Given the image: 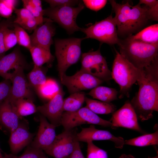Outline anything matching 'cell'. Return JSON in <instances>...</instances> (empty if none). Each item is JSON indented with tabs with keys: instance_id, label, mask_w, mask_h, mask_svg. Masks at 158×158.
Here are the masks:
<instances>
[{
	"instance_id": "d4e9b609",
	"label": "cell",
	"mask_w": 158,
	"mask_h": 158,
	"mask_svg": "<svg viewBox=\"0 0 158 158\" xmlns=\"http://www.w3.org/2000/svg\"><path fill=\"white\" fill-rule=\"evenodd\" d=\"M85 97L84 92L81 91L71 94L63 99V112H73L78 110L85 102Z\"/></svg>"
},
{
	"instance_id": "484cf974",
	"label": "cell",
	"mask_w": 158,
	"mask_h": 158,
	"mask_svg": "<svg viewBox=\"0 0 158 158\" xmlns=\"http://www.w3.org/2000/svg\"><path fill=\"white\" fill-rule=\"evenodd\" d=\"M60 88L55 80L49 78L47 79L45 82L36 90L41 97L49 100L57 94Z\"/></svg>"
},
{
	"instance_id": "8fae6325",
	"label": "cell",
	"mask_w": 158,
	"mask_h": 158,
	"mask_svg": "<svg viewBox=\"0 0 158 158\" xmlns=\"http://www.w3.org/2000/svg\"><path fill=\"white\" fill-rule=\"evenodd\" d=\"M71 94L92 89L101 84L103 81L88 73L79 70L72 76L63 74L60 78Z\"/></svg>"
},
{
	"instance_id": "7c38bea8",
	"label": "cell",
	"mask_w": 158,
	"mask_h": 158,
	"mask_svg": "<svg viewBox=\"0 0 158 158\" xmlns=\"http://www.w3.org/2000/svg\"><path fill=\"white\" fill-rule=\"evenodd\" d=\"M24 67L17 66L12 73L10 79L11 85L7 99L12 104L21 99L32 100L33 94L24 72Z\"/></svg>"
},
{
	"instance_id": "83f0119b",
	"label": "cell",
	"mask_w": 158,
	"mask_h": 158,
	"mask_svg": "<svg viewBox=\"0 0 158 158\" xmlns=\"http://www.w3.org/2000/svg\"><path fill=\"white\" fill-rule=\"evenodd\" d=\"M143 147L158 145V131L150 134L144 135L125 140L124 145Z\"/></svg>"
},
{
	"instance_id": "74e56055",
	"label": "cell",
	"mask_w": 158,
	"mask_h": 158,
	"mask_svg": "<svg viewBox=\"0 0 158 158\" xmlns=\"http://www.w3.org/2000/svg\"><path fill=\"white\" fill-rule=\"evenodd\" d=\"M44 155L42 150L30 146L21 155L14 158H42Z\"/></svg>"
},
{
	"instance_id": "5bb4252c",
	"label": "cell",
	"mask_w": 158,
	"mask_h": 158,
	"mask_svg": "<svg viewBox=\"0 0 158 158\" xmlns=\"http://www.w3.org/2000/svg\"><path fill=\"white\" fill-rule=\"evenodd\" d=\"M77 141L88 142L95 140H107L113 142L115 147L122 149L124 145L125 140L122 137H116L109 132L96 128L91 125L88 128H82L81 131L76 133Z\"/></svg>"
},
{
	"instance_id": "681fc988",
	"label": "cell",
	"mask_w": 158,
	"mask_h": 158,
	"mask_svg": "<svg viewBox=\"0 0 158 158\" xmlns=\"http://www.w3.org/2000/svg\"><path fill=\"white\" fill-rule=\"evenodd\" d=\"M0 17H1V16H0V20H1V18H0Z\"/></svg>"
},
{
	"instance_id": "d590c367",
	"label": "cell",
	"mask_w": 158,
	"mask_h": 158,
	"mask_svg": "<svg viewBox=\"0 0 158 158\" xmlns=\"http://www.w3.org/2000/svg\"><path fill=\"white\" fill-rule=\"evenodd\" d=\"M45 2L48 3L50 7L69 6H73L79 5L81 1L74 0H46Z\"/></svg>"
},
{
	"instance_id": "cb8c5ba5",
	"label": "cell",
	"mask_w": 158,
	"mask_h": 158,
	"mask_svg": "<svg viewBox=\"0 0 158 158\" xmlns=\"http://www.w3.org/2000/svg\"><path fill=\"white\" fill-rule=\"evenodd\" d=\"M130 36L134 39L143 42L158 43V24L151 25Z\"/></svg>"
},
{
	"instance_id": "7402d4cb",
	"label": "cell",
	"mask_w": 158,
	"mask_h": 158,
	"mask_svg": "<svg viewBox=\"0 0 158 158\" xmlns=\"http://www.w3.org/2000/svg\"><path fill=\"white\" fill-rule=\"evenodd\" d=\"M34 65L41 67L45 63L52 61L54 58L50 51L39 46H32L29 50Z\"/></svg>"
},
{
	"instance_id": "52a82bcc",
	"label": "cell",
	"mask_w": 158,
	"mask_h": 158,
	"mask_svg": "<svg viewBox=\"0 0 158 158\" xmlns=\"http://www.w3.org/2000/svg\"><path fill=\"white\" fill-rule=\"evenodd\" d=\"M114 19L111 15L87 28H81L80 31L86 35L85 39H95L110 45L118 44L120 39L118 35Z\"/></svg>"
},
{
	"instance_id": "60d3db41",
	"label": "cell",
	"mask_w": 158,
	"mask_h": 158,
	"mask_svg": "<svg viewBox=\"0 0 158 158\" xmlns=\"http://www.w3.org/2000/svg\"><path fill=\"white\" fill-rule=\"evenodd\" d=\"M18 24L24 30L29 31L34 30L39 25L37 20L34 17L20 21Z\"/></svg>"
},
{
	"instance_id": "4dcf8cb0",
	"label": "cell",
	"mask_w": 158,
	"mask_h": 158,
	"mask_svg": "<svg viewBox=\"0 0 158 158\" xmlns=\"http://www.w3.org/2000/svg\"><path fill=\"white\" fill-rule=\"evenodd\" d=\"M22 1L24 7L30 11L33 17L37 21L39 25H42L47 20L48 18H45L43 17L44 9H43L42 6L34 7L27 3L24 0H23Z\"/></svg>"
},
{
	"instance_id": "f35d334b",
	"label": "cell",
	"mask_w": 158,
	"mask_h": 158,
	"mask_svg": "<svg viewBox=\"0 0 158 158\" xmlns=\"http://www.w3.org/2000/svg\"><path fill=\"white\" fill-rule=\"evenodd\" d=\"M16 15L13 23L16 24L26 19L33 17L30 11L25 8H16L14 10Z\"/></svg>"
},
{
	"instance_id": "c3c4849f",
	"label": "cell",
	"mask_w": 158,
	"mask_h": 158,
	"mask_svg": "<svg viewBox=\"0 0 158 158\" xmlns=\"http://www.w3.org/2000/svg\"><path fill=\"white\" fill-rule=\"evenodd\" d=\"M42 158H47L46 157H45V156H44Z\"/></svg>"
},
{
	"instance_id": "2e32d148",
	"label": "cell",
	"mask_w": 158,
	"mask_h": 158,
	"mask_svg": "<svg viewBox=\"0 0 158 158\" xmlns=\"http://www.w3.org/2000/svg\"><path fill=\"white\" fill-rule=\"evenodd\" d=\"M39 121L38 132L31 142V147L44 151L50 146L56 138V126L49 122L42 115L39 117Z\"/></svg>"
},
{
	"instance_id": "9c48e42d",
	"label": "cell",
	"mask_w": 158,
	"mask_h": 158,
	"mask_svg": "<svg viewBox=\"0 0 158 158\" xmlns=\"http://www.w3.org/2000/svg\"><path fill=\"white\" fill-rule=\"evenodd\" d=\"M80 71L91 75L103 81L112 79L111 71L107 61L101 54L100 48L97 50L83 53L82 56Z\"/></svg>"
},
{
	"instance_id": "9a60e30c",
	"label": "cell",
	"mask_w": 158,
	"mask_h": 158,
	"mask_svg": "<svg viewBox=\"0 0 158 158\" xmlns=\"http://www.w3.org/2000/svg\"><path fill=\"white\" fill-rule=\"evenodd\" d=\"M64 92L60 88L57 94L46 104L37 107V111L47 118L55 126L61 125L63 112V104Z\"/></svg>"
},
{
	"instance_id": "d6986e66",
	"label": "cell",
	"mask_w": 158,
	"mask_h": 158,
	"mask_svg": "<svg viewBox=\"0 0 158 158\" xmlns=\"http://www.w3.org/2000/svg\"><path fill=\"white\" fill-rule=\"evenodd\" d=\"M25 62L18 47L9 54L0 59V76L4 79L10 80L12 73L9 72L18 66L25 67Z\"/></svg>"
},
{
	"instance_id": "7dc6e473",
	"label": "cell",
	"mask_w": 158,
	"mask_h": 158,
	"mask_svg": "<svg viewBox=\"0 0 158 158\" xmlns=\"http://www.w3.org/2000/svg\"><path fill=\"white\" fill-rule=\"evenodd\" d=\"M158 158V155H157L155 157H150V158Z\"/></svg>"
},
{
	"instance_id": "4316f807",
	"label": "cell",
	"mask_w": 158,
	"mask_h": 158,
	"mask_svg": "<svg viewBox=\"0 0 158 158\" xmlns=\"http://www.w3.org/2000/svg\"><path fill=\"white\" fill-rule=\"evenodd\" d=\"M12 105L20 118L37 112V107L33 103L32 100L30 99H20L16 101Z\"/></svg>"
},
{
	"instance_id": "1f68e13d",
	"label": "cell",
	"mask_w": 158,
	"mask_h": 158,
	"mask_svg": "<svg viewBox=\"0 0 158 158\" xmlns=\"http://www.w3.org/2000/svg\"><path fill=\"white\" fill-rule=\"evenodd\" d=\"M87 143V158H108L107 152L95 145L93 142Z\"/></svg>"
},
{
	"instance_id": "8992f818",
	"label": "cell",
	"mask_w": 158,
	"mask_h": 158,
	"mask_svg": "<svg viewBox=\"0 0 158 158\" xmlns=\"http://www.w3.org/2000/svg\"><path fill=\"white\" fill-rule=\"evenodd\" d=\"M81 2L76 7L69 6L49 7L44 9V16L58 23L69 34L80 31L76 23L77 16L84 8Z\"/></svg>"
},
{
	"instance_id": "6da1fadb",
	"label": "cell",
	"mask_w": 158,
	"mask_h": 158,
	"mask_svg": "<svg viewBox=\"0 0 158 158\" xmlns=\"http://www.w3.org/2000/svg\"><path fill=\"white\" fill-rule=\"evenodd\" d=\"M145 73L138 92L130 102L141 121L152 118L154 111H158V63L147 68Z\"/></svg>"
},
{
	"instance_id": "44dd1931",
	"label": "cell",
	"mask_w": 158,
	"mask_h": 158,
	"mask_svg": "<svg viewBox=\"0 0 158 158\" xmlns=\"http://www.w3.org/2000/svg\"><path fill=\"white\" fill-rule=\"evenodd\" d=\"M118 93L115 88L98 86L92 89L87 94L93 98L110 103L117 99Z\"/></svg>"
},
{
	"instance_id": "e0dca14e",
	"label": "cell",
	"mask_w": 158,
	"mask_h": 158,
	"mask_svg": "<svg viewBox=\"0 0 158 158\" xmlns=\"http://www.w3.org/2000/svg\"><path fill=\"white\" fill-rule=\"evenodd\" d=\"M53 21L48 18L42 25L38 26L30 36L32 46H39L50 51L53 43V37L56 28Z\"/></svg>"
},
{
	"instance_id": "ffe728a7",
	"label": "cell",
	"mask_w": 158,
	"mask_h": 158,
	"mask_svg": "<svg viewBox=\"0 0 158 158\" xmlns=\"http://www.w3.org/2000/svg\"><path fill=\"white\" fill-rule=\"evenodd\" d=\"M20 118L7 98L0 104V125L10 132L18 126Z\"/></svg>"
},
{
	"instance_id": "ac0fdd59",
	"label": "cell",
	"mask_w": 158,
	"mask_h": 158,
	"mask_svg": "<svg viewBox=\"0 0 158 158\" xmlns=\"http://www.w3.org/2000/svg\"><path fill=\"white\" fill-rule=\"evenodd\" d=\"M10 133L8 143L12 154L14 155L32 142L35 135L30 132L27 124L23 122H20L18 127Z\"/></svg>"
},
{
	"instance_id": "7a4b0ae2",
	"label": "cell",
	"mask_w": 158,
	"mask_h": 158,
	"mask_svg": "<svg viewBox=\"0 0 158 158\" xmlns=\"http://www.w3.org/2000/svg\"><path fill=\"white\" fill-rule=\"evenodd\" d=\"M109 1L115 13L114 18L118 36L125 39L139 32L149 20L147 6H142L138 4L132 6L128 1L122 4L114 0Z\"/></svg>"
},
{
	"instance_id": "ba28073f",
	"label": "cell",
	"mask_w": 158,
	"mask_h": 158,
	"mask_svg": "<svg viewBox=\"0 0 158 158\" xmlns=\"http://www.w3.org/2000/svg\"><path fill=\"white\" fill-rule=\"evenodd\" d=\"M87 124L105 127L112 126L109 121L100 117L86 106L74 111H64L63 113L61 125L65 130H71L78 126Z\"/></svg>"
},
{
	"instance_id": "8d00e7d4",
	"label": "cell",
	"mask_w": 158,
	"mask_h": 158,
	"mask_svg": "<svg viewBox=\"0 0 158 158\" xmlns=\"http://www.w3.org/2000/svg\"><path fill=\"white\" fill-rule=\"evenodd\" d=\"M11 85V82L8 79H4L0 82V104L9 96Z\"/></svg>"
},
{
	"instance_id": "277c9868",
	"label": "cell",
	"mask_w": 158,
	"mask_h": 158,
	"mask_svg": "<svg viewBox=\"0 0 158 158\" xmlns=\"http://www.w3.org/2000/svg\"><path fill=\"white\" fill-rule=\"evenodd\" d=\"M116 52L111 75L120 87L119 97L121 98L128 95L131 87L136 82L138 85L142 82L145 77V70L136 68L119 52Z\"/></svg>"
},
{
	"instance_id": "836d02e7",
	"label": "cell",
	"mask_w": 158,
	"mask_h": 158,
	"mask_svg": "<svg viewBox=\"0 0 158 158\" xmlns=\"http://www.w3.org/2000/svg\"><path fill=\"white\" fill-rule=\"evenodd\" d=\"M18 43L17 40L15 32L9 28L4 31V44L5 52L13 47Z\"/></svg>"
},
{
	"instance_id": "bcb514c9",
	"label": "cell",
	"mask_w": 158,
	"mask_h": 158,
	"mask_svg": "<svg viewBox=\"0 0 158 158\" xmlns=\"http://www.w3.org/2000/svg\"><path fill=\"white\" fill-rule=\"evenodd\" d=\"M15 155L12 154H6L3 155L2 154L0 148V158H14Z\"/></svg>"
},
{
	"instance_id": "f546056e",
	"label": "cell",
	"mask_w": 158,
	"mask_h": 158,
	"mask_svg": "<svg viewBox=\"0 0 158 158\" xmlns=\"http://www.w3.org/2000/svg\"><path fill=\"white\" fill-rule=\"evenodd\" d=\"M13 26L18 43L29 50L32 47L30 36L24 29L18 24L14 23Z\"/></svg>"
},
{
	"instance_id": "3957f363",
	"label": "cell",
	"mask_w": 158,
	"mask_h": 158,
	"mask_svg": "<svg viewBox=\"0 0 158 158\" xmlns=\"http://www.w3.org/2000/svg\"><path fill=\"white\" fill-rule=\"evenodd\" d=\"M120 54L136 68L144 70L158 61V43L150 44L130 36L120 39Z\"/></svg>"
},
{
	"instance_id": "4fadbf2b",
	"label": "cell",
	"mask_w": 158,
	"mask_h": 158,
	"mask_svg": "<svg viewBox=\"0 0 158 158\" xmlns=\"http://www.w3.org/2000/svg\"><path fill=\"white\" fill-rule=\"evenodd\" d=\"M109 121L112 124V128L121 127L142 133H145L139 126L135 111L129 100L126 101L120 109L113 113Z\"/></svg>"
},
{
	"instance_id": "b9f144b4",
	"label": "cell",
	"mask_w": 158,
	"mask_h": 158,
	"mask_svg": "<svg viewBox=\"0 0 158 158\" xmlns=\"http://www.w3.org/2000/svg\"><path fill=\"white\" fill-rule=\"evenodd\" d=\"M147 15L149 20L157 21L158 5L152 8H149L148 7Z\"/></svg>"
},
{
	"instance_id": "f1b7e54d",
	"label": "cell",
	"mask_w": 158,
	"mask_h": 158,
	"mask_svg": "<svg viewBox=\"0 0 158 158\" xmlns=\"http://www.w3.org/2000/svg\"><path fill=\"white\" fill-rule=\"evenodd\" d=\"M41 67L34 65L27 75L28 81L30 86L35 90L44 84L47 79Z\"/></svg>"
},
{
	"instance_id": "30bf717a",
	"label": "cell",
	"mask_w": 158,
	"mask_h": 158,
	"mask_svg": "<svg viewBox=\"0 0 158 158\" xmlns=\"http://www.w3.org/2000/svg\"><path fill=\"white\" fill-rule=\"evenodd\" d=\"M76 131L65 130L56 135L50 146L44 151L54 158H68L73 151L76 142Z\"/></svg>"
},
{
	"instance_id": "e575fe53",
	"label": "cell",
	"mask_w": 158,
	"mask_h": 158,
	"mask_svg": "<svg viewBox=\"0 0 158 158\" xmlns=\"http://www.w3.org/2000/svg\"><path fill=\"white\" fill-rule=\"evenodd\" d=\"M14 20L10 18L0 22V59L5 55V52L4 44V33L5 30L13 26Z\"/></svg>"
},
{
	"instance_id": "ee69618b",
	"label": "cell",
	"mask_w": 158,
	"mask_h": 158,
	"mask_svg": "<svg viewBox=\"0 0 158 158\" xmlns=\"http://www.w3.org/2000/svg\"><path fill=\"white\" fill-rule=\"evenodd\" d=\"M141 5L144 4L149 8L153 7L158 5V1L156 0H140L138 4Z\"/></svg>"
},
{
	"instance_id": "603a6c76",
	"label": "cell",
	"mask_w": 158,
	"mask_h": 158,
	"mask_svg": "<svg viewBox=\"0 0 158 158\" xmlns=\"http://www.w3.org/2000/svg\"><path fill=\"white\" fill-rule=\"evenodd\" d=\"M85 102L88 108L96 114H108L113 113L116 106L110 103H107L85 97Z\"/></svg>"
},
{
	"instance_id": "d6a6232c",
	"label": "cell",
	"mask_w": 158,
	"mask_h": 158,
	"mask_svg": "<svg viewBox=\"0 0 158 158\" xmlns=\"http://www.w3.org/2000/svg\"><path fill=\"white\" fill-rule=\"evenodd\" d=\"M15 6L13 0H0V15L8 18L12 16Z\"/></svg>"
},
{
	"instance_id": "7bdbcfd3",
	"label": "cell",
	"mask_w": 158,
	"mask_h": 158,
	"mask_svg": "<svg viewBox=\"0 0 158 158\" xmlns=\"http://www.w3.org/2000/svg\"><path fill=\"white\" fill-rule=\"evenodd\" d=\"M68 158H85L81 151L79 142H76L74 150Z\"/></svg>"
},
{
	"instance_id": "ab89813d",
	"label": "cell",
	"mask_w": 158,
	"mask_h": 158,
	"mask_svg": "<svg viewBox=\"0 0 158 158\" xmlns=\"http://www.w3.org/2000/svg\"><path fill=\"white\" fill-rule=\"evenodd\" d=\"M84 4L88 8L94 11H98L103 8L106 4L107 0H84Z\"/></svg>"
},
{
	"instance_id": "f6af8a7d",
	"label": "cell",
	"mask_w": 158,
	"mask_h": 158,
	"mask_svg": "<svg viewBox=\"0 0 158 158\" xmlns=\"http://www.w3.org/2000/svg\"><path fill=\"white\" fill-rule=\"evenodd\" d=\"M25 1L34 7L42 6V1L40 0H24Z\"/></svg>"
},
{
	"instance_id": "5b68a950",
	"label": "cell",
	"mask_w": 158,
	"mask_h": 158,
	"mask_svg": "<svg viewBox=\"0 0 158 158\" xmlns=\"http://www.w3.org/2000/svg\"><path fill=\"white\" fill-rule=\"evenodd\" d=\"M84 38L55 39V54L60 78L68 68L77 63L81 54V43Z\"/></svg>"
}]
</instances>
